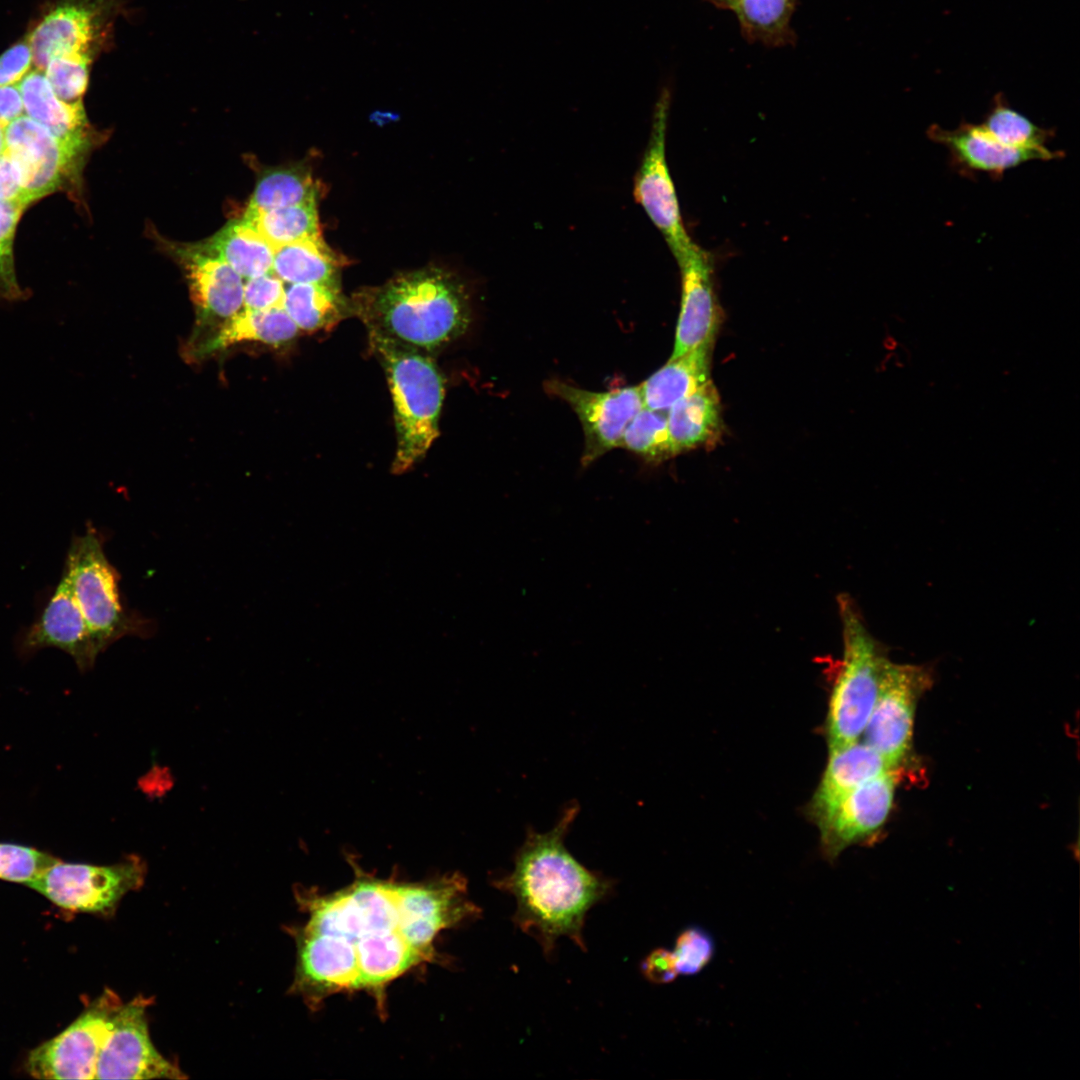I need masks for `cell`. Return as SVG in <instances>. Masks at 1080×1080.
<instances>
[{"label":"cell","instance_id":"cell-23","mask_svg":"<svg viewBox=\"0 0 1080 1080\" xmlns=\"http://www.w3.org/2000/svg\"><path fill=\"white\" fill-rule=\"evenodd\" d=\"M667 419L674 456L717 440L722 425L720 400L712 381L676 402L667 411Z\"/></svg>","mask_w":1080,"mask_h":1080},{"label":"cell","instance_id":"cell-43","mask_svg":"<svg viewBox=\"0 0 1080 1080\" xmlns=\"http://www.w3.org/2000/svg\"><path fill=\"white\" fill-rule=\"evenodd\" d=\"M723 1H725L729 5L732 0H723Z\"/></svg>","mask_w":1080,"mask_h":1080},{"label":"cell","instance_id":"cell-39","mask_svg":"<svg viewBox=\"0 0 1080 1080\" xmlns=\"http://www.w3.org/2000/svg\"><path fill=\"white\" fill-rule=\"evenodd\" d=\"M0 200L28 206L21 167L6 151L0 156Z\"/></svg>","mask_w":1080,"mask_h":1080},{"label":"cell","instance_id":"cell-17","mask_svg":"<svg viewBox=\"0 0 1080 1080\" xmlns=\"http://www.w3.org/2000/svg\"><path fill=\"white\" fill-rule=\"evenodd\" d=\"M677 263L681 274V302L670 359L701 345L713 344L719 323L710 255L695 244Z\"/></svg>","mask_w":1080,"mask_h":1080},{"label":"cell","instance_id":"cell-35","mask_svg":"<svg viewBox=\"0 0 1080 1080\" xmlns=\"http://www.w3.org/2000/svg\"><path fill=\"white\" fill-rule=\"evenodd\" d=\"M91 62L77 57L52 58L44 74L56 96L67 103L81 101L89 79Z\"/></svg>","mask_w":1080,"mask_h":1080},{"label":"cell","instance_id":"cell-30","mask_svg":"<svg viewBox=\"0 0 1080 1080\" xmlns=\"http://www.w3.org/2000/svg\"><path fill=\"white\" fill-rule=\"evenodd\" d=\"M243 220L274 250L286 244L322 238L316 202L276 208L244 216Z\"/></svg>","mask_w":1080,"mask_h":1080},{"label":"cell","instance_id":"cell-1","mask_svg":"<svg viewBox=\"0 0 1080 1080\" xmlns=\"http://www.w3.org/2000/svg\"><path fill=\"white\" fill-rule=\"evenodd\" d=\"M328 895H300L308 912L298 931L294 987L310 997L384 986L431 960L441 930L471 918L474 904L458 874L404 883L358 874Z\"/></svg>","mask_w":1080,"mask_h":1080},{"label":"cell","instance_id":"cell-13","mask_svg":"<svg viewBox=\"0 0 1080 1080\" xmlns=\"http://www.w3.org/2000/svg\"><path fill=\"white\" fill-rule=\"evenodd\" d=\"M150 1004L151 999L138 996L116 1011L100 1050L96 1079L186 1078L152 1044L146 1018Z\"/></svg>","mask_w":1080,"mask_h":1080},{"label":"cell","instance_id":"cell-8","mask_svg":"<svg viewBox=\"0 0 1080 1080\" xmlns=\"http://www.w3.org/2000/svg\"><path fill=\"white\" fill-rule=\"evenodd\" d=\"M114 0H52L26 35L36 69L55 57L92 62L111 32Z\"/></svg>","mask_w":1080,"mask_h":1080},{"label":"cell","instance_id":"cell-26","mask_svg":"<svg viewBox=\"0 0 1080 1080\" xmlns=\"http://www.w3.org/2000/svg\"><path fill=\"white\" fill-rule=\"evenodd\" d=\"M284 309L299 330L315 332L333 328L351 314L350 302L339 285L294 283L285 288Z\"/></svg>","mask_w":1080,"mask_h":1080},{"label":"cell","instance_id":"cell-6","mask_svg":"<svg viewBox=\"0 0 1080 1080\" xmlns=\"http://www.w3.org/2000/svg\"><path fill=\"white\" fill-rule=\"evenodd\" d=\"M64 568L101 652L124 636L145 637L151 633L150 621L123 605L121 576L104 552V536L90 523L83 535L72 538Z\"/></svg>","mask_w":1080,"mask_h":1080},{"label":"cell","instance_id":"cell-22","mask_svg":"<svg viewBox=\"0 0 1080 1080\" xmlns=\"http://www.w3.org/2000/svg\"><path fill=\"white\" fill-rule=\"evenodd\" d=\"M24 113L53 135L70 140H90L89 123L82 101L67 103L51 88L44 71L34 69L19 83Z\"/></svg>","mask_w":1080,"mask_h":1080},{"label":"cell","instance_id":"cell-19","mask_svg":"<svg viewBox=\"0 0 1080 1080\" xmlns=\"http://www.w3.org/2000/svg\"><path fill=\"white\" fill-rule=\"evenodd\" d=\"M191 295L205 317L229 319L243 307L242 277L224 261L194 246L181 249Z\"/></svg>","mask_w":1080,"mask_h":1080},{"label":"cell","instance_id":"cell-40","mask_svg":"<svg viewBox=\"0 0 1080 1080\" xmlns=\"http://www.w3.org/2000/svg\"><path fill=\"white\" fill-rule=\"evenodd\" d=\"M641 970L647 980L659 985L673 982L679 974L674 954L666 948L650 952L641 963Z\"/></svg>","mask_w":1080,"mask_h":1080},{"label":"cell","instance_id":"cell-18","mask_svg":"<svg viewBox=\"0 0 1080 1080\" xmlns=\"http://www.w3.org/2000/svg\"><path fill=\"white\" fill-rule=\"evenodd\" d=\"M926 133L931 141L946 148L951 167L968 178L984 173L999 180L1006 171L1023 163L1033 160L1047 161L1045 156L1038 152L1001 144L981 123L963 121L952 130L932 124Z\"/></svg>","mask_w":1080,"mask_h":1080},{"label":"cell","instance_id":"cell-14","mask_svg":"<svg viewBox=\"0 0 1080 1080\" xmlns=\"http://www.w3.org/2000/svg\"><path fill=\"white\" fill-rule=\"evenodd\" d=\"M544 387L546 392L567 402L580 420L584 433L583 467L619 448L625 429L644 407L641 385L593 392L553 379L545 382Z\"/></svg>","mask_w":1080,"mask_h":1080},{"label":"cell","instance_id":"cell-32","mask_svg":"<svg viewBox=\"0 0 1080 1080\" xmlns=\"http://www.w3.org/2000/svg\"><path fill=\"white\" fill-rule=\"evenodd\" d=\"M619 447L653 464L673 457L667 411L643 407L625 429Z\"/></svg>","mask_w":1080,"mask_h":1080},{"label":"cell","instance_id":"cell-28","mask_svg":"<svg viewBox=\"0 0 1080 1080\" xmlns=\"http://www.w3.org/2000/svg\"><path fill=\"white\" fill-rule=\"evenodd\" d=\"M981 125L1001 144L1023 150L1035 151L1047 161L1062 159L1063 151H1054L1047 142L1054 137L1051 129L1042 128L1010 106L1002 93H997Z\"/></svg>","mask_w":1080,"mask_h":1080},{"label":"cell","instance_id":"cell-5","mask_svg":"<svg viewBox=\"0 0 1080 1080\" xmlns=\"http://www.w3.org/2000/svg\"><path fill=\"white\" fill-rule=\"evenodd\" d=\"M839 611L843 657L833 683L826 721L829 752L857 741L863 734L890 661L849 596L840 597Z\"/></svg>","mask_w":1080,"mask_h":1080},{"label":"cell","instance_id":"cell-12","mask_svg":"<svg viewBox=\"0 0 1080 1080\" xmlns=\"http://www.w3.org/2000/svg\"><path fill=\"white\" fill-rule=\"evenodd\" d=\"M931 680L926 666L889 661L885 667L863 734L864 742L894 767L900 768L910 750L916 704Z\"/></svg>","mask_w":1080,"mask_h":1080},{"label":"cell","instance_id":"cell-36","mask_svg":"<svg viewBox=\"0 0 1080 1080\" xmlns=\"http://www.w3.org/2000/svg\"><path fill=\"white\" fill-rule=\"evenodd\" d=\"M715 945L712 936L703 928L690 926L678 935L673 951L678 973L691 976L699 973L713 958Z\"/></svg>","mask_w":1080,"mask_h":1080},{"label":"cell","instance_id":"cell-41","mask_svg":"<svg viewBox=\"0 0 1080 1080\" xmlns=\"http://www.w3.org/2000/svg\"><path fill=\"white\" fill-rule=\"evenodd\" d=\"M23 115L24 104L18 84L0 86V125L6 128Z\"/></svg>","mask_w":1080,"mask_h":1080},{"label":"cell","instance_id":"cell-2","mask_svg":"<svg viewBox=\"0 0 1080 1080\" xmlns=\"http://www.w3.org/2000/svg\"><path fill=\"white\" fill-rule=\"evenodd\" d=\"M579 806L568 805L555 826L545 833L529 829L514 857L510 873L494 885L516 899L513 923L533 937L551 959L560 937L586 951L583 928L588 911L609 896L614 880L591 871L564 844Z\"/></svg>","mask_w":1080,"mask_h":1080},{"label":"cell","instance_id":"cell-25","mask_svg":"<svg viewBox=\"0 0 1080 1080\" xmlns=\"http://www.w3.org/2000/svg\"><path fill=\"white\" fill-rule=\"evenodd\" d=\"M299 329L284 308L267 311L241 309L227 319L209 340L202 344L199 354H208L244 341L281 345L291 341Z\"/></svg>","mask_w":1080,"mask_h":1080},{"label":"cell","instance_id":"cell-34","mask_svg":"<svg viewBox=\"0 0 1080 1080\" xmlns=\"http://www.w3.org/2000/svg\"><path fill=\"white\" fill-rule=\"evenodd\" d=\"M57 860L32 846L0 842V879L27 885Z\"/></svg>","mask_w":1080,"mask_h":1080},{"label":"cell","instance_id":"cell-4","mask_svg":"<svg viewBox=\"0 0 1080 1080\" xmlns=\"http://www.w3.org/2000/svg\"><path fill=\"white\" fill-rule=\"evenodd\" d=\"M371 352L385 371L394 407L397 448L392 473L418 463L439 435L444 383L430 357L409 344L368 330Z\"/></svg>","mask_w":1080,"mask_h":1080},{"label":"cell","instance_id":"cell-21","mask_svg":"<svg viewBox=\"0 0 1080 1080\" xmlns=\"http://www.w3.org/2000/svg\"><path fill=\"white\" fill-rule=\"evenodd\" d=\"M713 344L701 345L668 362L641 383L644 407L668 411L710 379Z\"/></svg>","mask_w":1080,"mask_h":1080},{"label":"cell","instance_id":"cell-16","mask_svg":"<svg viewBox=\"0 0 1080 1080\" xmlns=\"http://www.w3.org/2000/svg\"><path fill=\"white\" fill-rule=\"evenodd\" d=\"M44 648L66 652L81 672L91 669L101 653L76 601L69 573L64 567L46 606L18 640V650L22 656H30Z\"/></svg>","mask_w":1080,"mask_h":1080},{"label":"cell","instance_id":"cell-7","mask_svg":"<svg viewBox=\"0 0 1080 1080\" xmlns=\"http://www.w3.org/2000/svg\"><path fill=\"white\" fill-rule=\"evenodd\" d=\"M146 865L138 856L113 865L57 860L26 886L74 912L111 914L125 894L144 883Z\"/></svg>","mask_w":1080,"mask_h":1080},{"label":"cell","instance_id":"cell-38","mask_svg":"<svg viewBox=\"0 0 1080 1080\" xmlns=\"http://www.w3.org/2000/svg\"><path fill=\"white\" fill-rule=\"evenodd\" d=\"M32 64V49L25 37L0 55V86L18 84L30 72Z\"/></svg>","mask_w":1080,"mask_h":1080},{"label":"cell","instance_id":"cell-11","mask_svg":"<svg viewBox=\"0 0 1080 1080\" xmlns=\"http://www.w3.org/2000/svg\"><path fill=\"white\" fill-rule=\"evenodd\" d=\"M670 94L664 90L656 102L650 137L634 180L633 194L667 242L677 261L695 243L687 233L666 159V131Z\"/></svg>","mask_w":1080,"mask_h":1080},{"label":"cell","instance_id":"cell-33","mask_svg":"<svg viewBox=\"0 0 1080 1080\" xmlns=\"http://www.w3.org/2000/svg\"><path fill=\"white\" fill-rule=\"evenodd\" d=\"M25 207L0 200V300L17 302L26 298L15 270L13 244L16 227Z\"/></svg>","mask_w":1080,"mask_h":1080},{"label":"cell","instance_id":"cell-31","mask_svg":"<svg viewBox=\"0 0 1080 1080\" xmlns=\"http://www.w3.org/2000/svg\"><path fill=\"white\" fill-rule=\"evenodd\" d=\"M794 0H732V8L745 34L753 40L776 44L789 33Z\"/></svg>","mask_w":1080,"mask_h":1080},{"label":"cell","instance_id":"cell-42","mask_svg":"<svg viewBox=\"0 0 1080 1080\" xmlns=\"http://www.w3.org/2000/svg\"><path fill=\"white\" fill-rule=\"evenodd\" d=\"M5 148H6L5 128L0 125V156L4 153Z\"/></svg>","mask_w":1080,"mask_h":1080},{"label":"cell","instance_id":"cell-24","mask_svg":"<svg viewBox=\"0 0 1080 1080\" xmlns=\"http://www.w3.org/2000/svg\"><path fill=\"white\" fill-rule=\"evenodd\" d=\"M197 247L227 263L243 278L272 272L275 250L243 219L227 224Z\"/></svg>","mask_w":1080,"mask_h":1080},{"label":"cell","instance_id":"cell-29","mask_svg":"<svg viewBox=\"0 0 1080 1080\" xmlns=\"http://www.w3.org/2000/svg\"><path fill=\"white\" fill-rule=\"evenodd\" d=\"M317 194V184L304 168L271 170L257 182L244 216L316 202Z\"/></svg>","mask_w":1080,"mask_h":1080},{"label":"cell","instance_id":"cell-9","mask_svg":"<svg viewBox=\"0 0 1080 1080\" xmlns=\"http://www.w3.org/2000/svg\"><path fill=\"white\" fill-rule=\"evenodd\" d=\"M5 141L21 167L27 205L75 183L91 145L57 137L26 115L5 128Z\"/></svg>","mask_w":1080,"mask_h":1080},{"label":"cell","instance_id":"cell-20","mask_svg":"<svg viewBox=\"0 0 1080 1080\" xmlns=\"http://www.w3.org/2000/svg\"><path fill=\"white\" fill-rule=\"evenodd\" d=\"M898 769L864 741L857 740L830 751L826 769L810 803L811 816H817L870 779Z\"/></svg>","mask_w":1080,"mask_h":1080},{"label":"cell","instance_id":"cell-3","mask_svg":"<svg viewBox=\"0 0 1080 1080\" xmlns=\"http://www.w3.org/2000/svg\"><path fill=\"white\" fill-rule=\"evenodd\" d=\"M350 306L368 330L423 351L460 337L471 320L464 287L436 267L400 274L382 286L359 291Z\"/></svg>","mask_w":1080,"mask_h":1080},{"label":"cell","instance_id":"cell-27","mask_svg":"<svg viewBox=\"0 0 1080 1080\" xmlns=\"http://www.w3.org/2000/svg\"><path fill=\"white\" fill-rule=\"evenodd\" d=\"M341 262L322 238L303 240L278 247L274 252V272L283 282L338 285Z\"/></svg>","mask_w":1080,"mask_h":1080},{"label":"cell","instance_id":"cell-15","mask_svg":"<svg viewBox=\"0 0 1080 1080\" xmlns=\"http://www.w3.org/2000/svg\"><path fill=\"white\" fill-rule=\"evenodd\" d=\"M898 776V770H894L870 779L813 817L828 860L833 861L845 848L865 840L885 823Z\"/></svg>","mask_w":1080,"mask_h":1080},{"label":"cell","instance_id":"cell-10","mask_svg":"<svg viewBox=\"0 0 1080 1080\" xmlns=\"http://www.w3.org/2000/svg\"><path fill=\"white\" fill-rule=\"evenodd\" d=\"M122 1004L106 989L64 1031L29 1052L26 1071L38 1079H95L100 1050Z\"/></svg>","mask_w":1080,"mask_h":1080},{"label":"cell","instance_id":"cell-37","mask_svg":"<svg viewBox=\"0 0 1080 1080\" xmlns=\"http://www.w3.org/2000/svg\"><path fill=\"white\" fill-rule=\"evenodd\" d=\"M285 287L283 281L269 272L248 279L244 285L243 308L267 311L284 308Z\"/></svg>","mask_w":1080,"mask_h":1080}]
</instances>
